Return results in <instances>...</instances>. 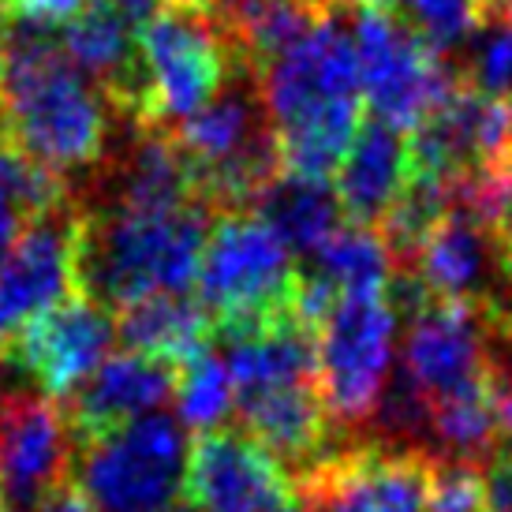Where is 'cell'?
Wrapping results in <instances>:
<instances>
[{"mask_svg":"<svg viewBox=\"0 0 512 512\" xmlns=\"http://www.w3.org/2000/svg\"><path fill=\"white\" fill-rule=\"evenodd\" d=\"M486 475V512H512V453H494Z\"/></svg>","mask_w":512,"mask_h":512,"instance_id":"26","label":"cell"},{"mask_svg":"<svg viewBox=\"0 0 512 512\" xmlns=\"http://www.w3.org/2000/svg\"><path fill=\"white\" fill-rule=\"evenodd\" d=\"M184 430L169 415H146L109 438L79 445L75 486L98 512H165L176 505L187 471Z\"/></svg>","mask_w":512,"mask_h":512,"instance_id":"6","label":"cell"},{"mask_svg":"<svg viewBox=\"0 0 512 512\" xmlns=\"http://www.w3.org/2000/svg\"><path fill=\"white\" fill-rule=\"evenodd\" d=\"M180 367H169L161 359L139 356V352H120L109 356L68 400V430H72L75 449L101 441L116 430L131 427L135 419L154 415L165 400L176 393Z\"/></svg>","mask_w":512,"mask_h":512,"instance_id":"16","label":"cell"},{"mask_svg":"<svg viewBox=\"0 0 512 512\" xmlns=\"http://www.w3.org/2000/svg\"><path fill=\"white\" fill-rule=\"evenodd\" d=\"M329 8H337V12H344V8H356V12H389L397 0H326Z\"/></svg>","mask_w":512,"mask_h":512,"instance_id":"30","label":"cell"},{"mask_svg":"<svg viewBox=\"0 0 512 512\" xmlns=\"http://www.w3.org/2000/svg\"><path fill=\"white\" fill-rule=\"evenodd\" d=\"M172 404L180 412V423H187L199 434L221 427L225 415L236 408V385H232L225 359H217L214 352H202L191 363H184L180 378H176Z\"/></svg>","mask_w":512,"mask_h":512,"instance_id":"23","label":"cell"},{"mask_svg":"<svg viewBox=\"0 0 512 512\" xmlns=\"http://www.w3.org/2000/svg\"><path fill=\"white\" fill-rule=\"evenodd\" d=\"M0 15H8V0H0Z\"/></svg>","mask_w":512,"mask_h":512,"instance_id":"34","label":"cell"},{"mask_svg":"<svg viewBox=\"0 0 512 512\" xmlns=\"http://www.w3.org/2000/svg\"><path fill=\"white\" fill-rule=\"evenodd\" d=\"M258 79L285 172L329 180L344 165L367 120L356 42L341 12L326 15L285 57L262 68Z\"/></svg>","mask_w":512,"mask_h":512,"instance_id":"1","label":"cell"},{"mask_svg":"<svg viewBox=\"0 0 512 512\" xmlns=\"http://www.w3.org/2000/svg\"><path fill=\"white\" fill-rule=\"evenodd\" d=\"M57 400L23 389L0 393V501L8 512H34L68 483L75 449Z\"/></svg>","mask_w":512,"mask_h":512,"instance_id":"13","label":"cell"},{"mask_svg":"<svg viewBox=\"0 0 512 512\" xmlns=\"http://www.w3.org/2000/svg\"><path fill=\"white\" fill-rule=\"evenodd\" d=\"M408 180H412L408 135L367 116L344 165L337 169V184H333L341 195L344 217L352 225L378 228L382 217L389 214V206L408 187Z\"/></svg>","mask_w":512,"mask_h":512,"instance_id":"18","label":"cell"},{"mask_svg":"<svg viewBox=\"0 0 512 512\" xmlns=\"http://www.w3.org/2000/svg\"><path fill=\"white\" fill-rule=\"evenodd\" d=\"M498 240H501V262H505V281H509V296H512V210L498 221Z\"/></svg>","mask_w":512,"mask_h":512,"instance_id":"29","label":"cell"},{"mask_svg":"<svg viewBox=\"0 0 512 512\" xmlns=\"http://www.w3.org/2000/svg\"><path fill=\"white\" fill-rule=\"evenodd\" d=\"M34 512H98V505L86 498L75 483H64L60 490H53V494H49V498H45Z\"/></svg>","mask_w":512,"mask_h":512,"instance_id":"27","label":"cell"},{"mask_svg":"<svg viewBox=\"0 0 512 512\" xmlns=\"http://www.w3.org/2000/svg\"><path fill=\"white\" fill-rule=\"evenodd\" d=\"M498 19H505V23H512V0H505V8H501Z\"/></svg>","mask_w":512,"mask_h":512,"instance_id":"32","label":"cell"},{"mask_svg":"<svg viewBox=\"0 0 512 512\" xmlns=\"http://www.w3.org/2000/svg\"><path fill=\"white\" fill-rule=\"evenodd\" d=\"M438 456L412 441H344L296 479L311 512H430Z\"/></svg>","mask_w":512,"mask_h":512,"instance_id":"8","label":"cell"},{"mask_svg":"<svg viewBox=\"0 0 512 512\" xmlns=\"http://www.w3.org/2000/svg\"><path fill=\"white\" fill-rule=\"evenodd\" d=\"M165 512H195V509H191V505L184 501V505H172V509H165Z\"/></svg>","mask_w":512,"mask_h":512,"instance_id":"33","label":"cell"},{"mask_svg":"<svg viewBox=\"0 0 512 512\" xmlns=\"http://www.w3.org/2000/svg\"><path fill=\"white\" fill-rule=\"evenodd\" d=\"M0 512H8V509H4V501H0Z\"/></svg>","mask_w":512,"mask_h":512,"instance_id":"35","label":"cell"},{"mask_svg":"<svg viewBox=\"0 0 512 512\" xmlns=\"http://www.w3.org/2000/svg\"><path fill=\"white\" fill-rule=\"evenodd\" d=\"M397 4L404 27L445 60L456 49H464L475 34H483L490 23L483 0H397Z\"/></svg>","mask_w":512,"mask_h":512,"instance_id":"24","label":"cell"},{"mask_svg":"<svg viewBox=\"0 0 512 512\" xmlns=\"http://www.w3.org/2000/svg\"><path fill=\"white\" fill-rule=\"evenodd\" d=\"M483 4H486V12H490V19H498L501 8H505V0H483Z\"/></svg>","mask_w":512,"mask_h":512,"instance_id":"31","label":"cell"},{"mask_svg":"<svg viewBox=\"0 0 512 512\" xmlns=\"http://www.w3.org/2000/svg\"><path fill=\"white\" fill-rule=\"evenodd\" d=\"M303 273L341 299L359 296V292H389L397 262L378 236V228L344 221L326 243H318L307 255Z\"/></svg>","mask_w":512,"mask_h":512,"instance_id":"21","label":"cell"},{"mask_svg":"<svg viewBox=\"0 0 512 512\" xmlns=\"http://www.w3.org/2000/svg\"><path fill=\"white\" fill-rule=\"evenodd\" d=\"M509 150L512 120L505 101L475 90L468 79H460L453 94L419 128L408 131L412 172L449 180V184L498 165Z\"/></svg>","mask_w":512,"mask_h":512,"instance_id":"15","label":"cell"},{"mask_svg":"<svg viewBox=\"0 0 512 512\" xmlns=\"http://www.w3.org/2000/svg\"><path fill=\"white\" fill-rule=\"evenodd\" d=\"M247 60L240 38L206 0H172L143 34L146 120L143 128L176 131L225 90Z\"/></svg>","mask_w":512,"mask_h":512,"instance_id":"4","label":"cell"},{"mask_svg":"<svg viewBox=\"0 0 512 512\" xmlns=\"http://www.w3.org/2000/svg\"><path fill=\"white\" fill-rule=\"evenodd\" d=\"M498 453H512V374L498 370Z\"/></svg>","mask_w":512,"mask_h":512,"instance_id":"28","label":"cell"},{"mask_svg":"<svg viewBox=\"0 0 512 512\" xmlns=\"http://www.w3.org/2000/svg\"><path fill=\"white\" fill-rule=\"evenodd\" d=\"M116 337L128 352L161 359L169 367H184L195 356L210 352L214 322L199 299L150 296L116 314Z\"/></svg>","mask_w":512,"mask_h":512,"instance_id":"19","label":"cell"},{"mask_svg":"<svg viewBox=\"0 0 512 512\" xmlns=\"http://www.w3.org/2000/svg\"><path fill=\"white\" fill-rule=\"evenodd\" d=\"M79 232L83 206L72 199L34 221L0 258V352L34 318L79 296Z\"/></svg>","mask_w":512,"mask_h":512,"instance_id":"9","label":"cell"},{"mask_svg":"<svg viewBox=\"0 0 512 512\" xmlns=\"http://www.w3.org/2000/svg\"><path fill=\"white\" fill-rule=\"evenodd\" d=\"M214 214L191 202L169 214L83 206L79 296L120 314L150 296H187L199 281Z\"/></svg>","mask_w":512,"mask_h":512,"instance_id":"2","label":"cell"},{"mask_svg":"<svg viewBox=\"0 0 512 512\" xmlns=\"http://www.w3.org/2000/svg\"><path fill=\"white\" fill-rule=\"evenodd\" d=\"M494 27H483V42L471 49V60L460 68L475 90L512 105V23L490 19Z\"/></svg>","mask_w":512,"mask_h":512,"instance_id":"25","label":"cell"},{"mask_svg":"<svg viewBox=\"0 0 512 512\" xmlns=\"http://www.w3.org/2000/svg\"><path fill=\"white\" fill-rule=\"evenodd\" d=\"M397 307L389 292L341 296L318 326V393L333 423L344 430L367 427L393 370Z\"/></svg>","mask_w":512,"mask_h":512,"instance_id":"5","label":"cell"},{"mask_svg":"<svg viewBox=\"0 0 512 512\" xmlns=\"http://www.w3.org/2000/svg\"><path fill=\"white\" fill-rule=\"evenodd\" d=\"M404 270L427 288L430 299L464 303L483 311L498 329L509 326L512 296L505 281V262H501L498 225L453 210L430 232L419 255Z\"/></svg>","mask_w":512,"mask_h":512,"instance_id":"10","label":"cell"},{"mask_svg":"<svg viewBox=\"0 0 512 512\" xmlns=\"http://www.w3.org/2000/svg\"><path fill=\"white\" fill-rule=\"evenodd\" d=\"M195 288L214 322V337L225 344L299 314V266L285 240L258 214L214 217Z\"/></svg>","mask_w":512,"mask_h":512,"instance_id":"3","label":"cell"},{"mask_svg":"<svg viewBox=\"0 0 512 512\" xmlns=\"http://www.w3.org/2000/svg\"><path fill=\"white\" fill-rule=\"evenodd\" d=\"M494 322L475 307L464 303H427L419 314L408 318L404 356L400 370L412 378L423 397L445 400L453 393L475 389L498 378V359L490 356V333Z\"/></svg>","mask_w":512,"mask_h":512,"instance_id":"14","label":"cell"},{"mask_svg":"<svg viewBox=\"0 0 512 512\" xmlns=\"http://www.w3.org/2000/svg\"><path fill=\"white\" fill-rule=\"evenodd\" d=\"M236 412H240L243 434H251L262 449H270L281 464H288L292 479L311 471L341 445L337 441L341 427L333 423L326 400L318 393V378L243 393L236 397Z\"/></svg>","mask_w":512,"mask_h":512,"instance_id":"17","label":"cell"},{"mask_svg":"<svg viewBox=\"0 0 512 512\" xmlns=\"http://www.w3.org/2000/svg\"><path fill=\"white\" fill-rule=\"evenodd\" d=\"M116 341V314L86 296H68L53 311L34 318L4 352L0 363L19 370L49 400L75 389L109 359Z\"/></svg>","mask_w":512,"mask_h":512,"instance_id":"11","label":"cell"},{"mask_svg":"<svg viewBox=\"0 0 512 512\" xmlns=\"http://www.w3.org/2000/svg\"><path fill=\"white\" fill-rule=\"evenodd\" d=\"M247 214L262 217L292 255H311L318 243H326L348 221L337 187L296 172H281Z\"/></svg>","mask_w":512,"mask_h":512,"instance_id":"20","label":"cell"},{"mask_svg":"<svg viewBox=\"0 0 512 512\" xmlns=\"http://www.w3.org/2000/svg\"><path fill=\"white\" fill-rule=\"evenodd\" d=\"M72 202L68 184L0 139V258L45 214Z\"/></svg>","mask_w":512,"mask_h":512,"instance_id":"22","label":"cell"},{"mask_svg":"<svg viewBox=\"0 0 512 512\" xmlns=\"http://www.w3.org/2000/svg\"><path fill=\"white\" fill-rule=\"evenodd\" d=\"M352 42L359 57V90L374 120L415 131L460 86V68L404 27L397 12H356Z\"/></svg>","mask_w":512,"mask_h":512,"instance_id":"7","label":"cell"},{"mask_svg":"<svg viewBox=\"0 0 512 512\" xmlns=\"http://www.w3.org/2000/svg\"><path fill=\"white\" fill-rule=\"evenodd\" d=\"M296 498L292 471L251 434H195L184 471V501L195 512H273Z\"/></svg>","mask_w":512,"mask_h":512,"instance_id":"12","label":"cell"}]
</instances>
